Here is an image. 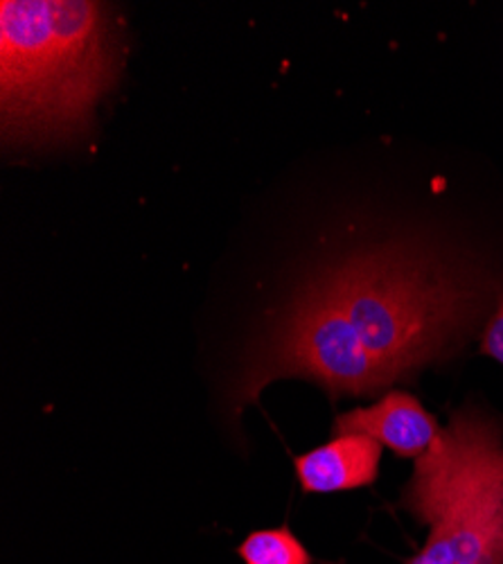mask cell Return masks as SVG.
I'll list each match as a JSON object with an SVG mask.
<instances>
[{
	"mask_svg": "<svg viewBox=\"0 0 503 564\" xmlns=\"http://www.w3.org/2000/svg\"><path fill=\"white\" fill-rule=\"evenodd\" d=\"M244 564H311L314 557L287 524L260 529L238 546Z\"/></svg>",
	"mask_w": 503,
	"mask_h": 564,
	"instance_id": "cell-6",
	"label": "cell"
},
{
	"mask_svg": "<svg viewBox=\"0 0 503 564\" xmlns=\"http://www.w3.org/2000/svg\"><path fill=\"white\" fill-rule=\"evenodd\" d=\"M479 314V294L445 267L400 251L359 253L318 275L253 350L233 409L281 378L332 400L375 395L442 359Z\"/></svg>",
	"mask_w": 503,
	"mask_h": 564,
	"instance_id": "cell-1",
	"label": "cell"
},
{
	"mask_svg": "<svg viewBox=\"0 0 503 564\" xmlns=\"http://www.w3.org/2000/svg\"><path fill=\"white\" fill-rule=\"evenodd\" d=\"M382 445L361 434L332 436L326 445L294 458L305 495H335L373 486L380 477Z\"/></svg>",
	"mask_w": 503,
	"mask_h": 564,
	"instance_id": "cell-5",
	"label": "cell"
},
{
	"mask_svg": "<svg viewBox=\"0 0 503 564\" xmlns=\"http://www.w3.org/2000/svg\"><path fill=\"white\" fill-rule=\"evenodd\" d=\"M442 427L423 402L406 391H389L373 406H357L337 415L332 436L361 434L402 458H420Z\"/></svg>",
	"mask_w": 503,
	"mask_h": 564,
	"instance_id": "cell-4",
	"label": "cell"
},
{
	"mask_svg": "<svg viewBox=\"0 0 503 564\" xmlns=\"http://www.w3.org/2000/svg\"><path fill=\"white\" fill-rule=\"evenodd\" d=\"M118 77L109 10L90 0L0 3V109L12 143L81 133Z\"/></svg>",
	"mask_w": 503,
	"mask_h": 564,
	"instance_id": "cell-2",
	"label": "cell"
},
{
	"mask_svg": "<svg viewBox=\"0 0 503 564\" xmlns=\"http://www.w3.org/2000/svg\"><path fill=\"white\" fill-rule=\"evenodd\" d=\"M402 506L429 529L404 564H503V427L477 406L456 411L416 458Z\"/></svg>",
	"mask_w": 503,
	"mask_h": 564,
	"instance_id": "cell-3",
	"label": "cell"
},
{
	"mask_svg": "<svg viewBox=\"0 0 503 564\" xmlns=\"http://www.w3.org/2000/svg\"><path fill=\"white\" fill-rule=\"evenodd\" d=\"M481 352L485 357L496 359L503 366V296L496 301V310L490 316L485 330H483V341H481Z\"/></svg>",
	"mask_w": 503,
	"mask_h": 564,
	"instance_id": "cell-7",
	"label": "cell"
}]
</instances>
